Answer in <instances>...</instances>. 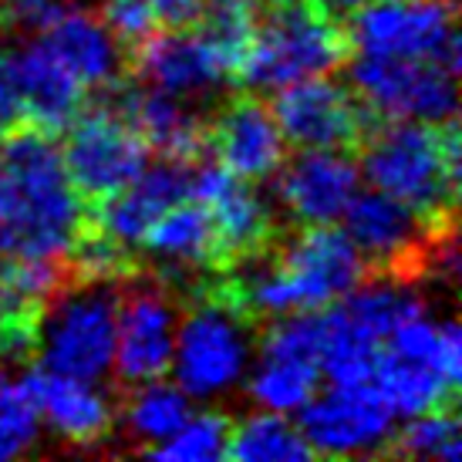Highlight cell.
<instances>
[{
    "label": "cell",
    "mask_w": 462,
    "mask_h": 462,
    "mask_svg": "<svg viewBox=\"0 0 462 462\" xmlns=\"http://www.w3.org/2000/svg\"><path fill=\"white\" fill-rule=\"evenodd\" d=\"M0 142V254L65 257L85 226V199L68 180L61 145L34 125Z\"/></svg>",
    "instance_id": "1"
},
{
    "label": "cell",
    "mask_w": 462,
    "mask_h": 462,
    "mask_svg": "<svg viewBox=\"0 0 462 462\" xmlns=\"http://www.w3.org/2000/svg\"><path fill=\"white\" fill-rule=\"evenodd\" d=\"M361 180L372 189L415 209L436 230H456V196H459V125L449 122H411L395 118L385 129L365 135Z\"/></svg>",
    "instance_id": "2"
},
{
    "label": "cell",
    "mask_w": 462,
    "mask_h": 462,
    "mask_svg": "<svg viewBox=\"0 0 462 462\" xmlns=\"http://www.w3.org/2000/svg\"><path fill=\"white\" fill-rule=\"evenodd\" d=\"M347 34L318 0H260L254 41L233 75L250 91H277L345 65Z\"/></svg>",
    "instance_id": "3"
},
{
    "label": "cell",
    "mask_w": 462,
    "mask_h": 462,
    "mask_svg": "<svg viewBox=\"0 0 462 462\" xmlns=\"http://www.w3.org/2000/svg\"><path fill=\"white\" fill-rule=\"evenodd\" d=\"M462 382V337L456 321H429L425 314L388 334L372 368V388L395 419L456 405Z\"/></svg>",
    "instance_id": "4"
},
{
    "label": "cell",
    "mask_w": 462,
    "mask_h": 462,
    "mask_svg": "<svg viewBox=\"0 0 462 462\" xmlns=\"http://www.w3.org/2000/svg\"><path fill=\"white\" fill-rule=\"evenodd\" d=\"M118 287L116 281H71L44 304L34 331L41 368L102 382L116 365Z\"/></svg>",
    "instance_id": "5"
},
{
    "label": "cell",
    "mask_w": 462,
    "mask_h": 462,
    "mask_svg": "<svg viewBox=\"0 0 462 462\" xmlns=\"http://www.w3.org/2000/svg\"><path fill=\"white\" fill-rule=\"evenodd\" d=\"M246 314L230 291L217 283L182 314L169 372L189 398H217L244 382L254 358V334Z\"/></svg>",
    "instance_id": "6"
},
{
    "label": "cell",
    "mask_w": 462,
    "mask_h": 462,
    "mask_svg": "<svg viewBox=\"0 0 462 462\" xmlns=\"http://www.w3.org/2000/svg\"><path fill=\"white\" fill-rule=\"evenodd\" d=\"M347 44L368 58H425L459 71L456 0H368L351 17Z\"/></svg>",
    "instance_id": "7"
},
{
    "label": "cell",
    "mask_w": 462,
    "mask_h": 462,
    "mask_svg": "<svg viewBox=\"0 0 462 462\" xmlns=\"http://www.w3.org/2000/svg\"><path fill=\"white\" fill-rule=\"evenodd\" d=\"M324 314L294 310L281 314L260 337V358L246 378L250 398L260 409L294 415L318 392L321 378Z\"/></svg>",
    "instance_id": "8"
},
{
    "label": "cell",
    "mask_w": 462,
    "mask_h": 462,
    "mask_svg": "<svg viewBox=\"0 0 462 462\" xmlns=\"http://www.w3.org/2000/svg\"><path fill=\"white\" fill-rule=\"evenodd\" d=\"M459 71L425 61V58H368L355 54L351 61V85L372 116L388 122L411 118V122H449L459 108L456 91Z\"/></svg>",
    "instance_id": "9"
},
{
    "label": "cell",
    "mask_w": 462,
    "mask_h": 462,
    "mask_svg": "<svg viewBox=\"0 0 462 462\" xmlns=\"http://www.w3.org/2000/svg\"><path fill=\"white\" fill-rule=\"evenodd\" d=\"M65 132L68 180L88 203L118 193L149 166V145L108 102L81 108Z\"/></svg>",
    "instance_id": "10"
},
{
    "label": "cell",
    "mask_w": 462,
    "mask_h": 462,
    "mask_svg": "<svg viewBox=\"0 0 462 462\" xmlns=\"http://www.w3.org/2000/svg\"><path fill=\"white\" fill-rule=\"evenodd\" d=\"M118 291V337L112 372L125 388L169 374L180 304L166 291V277H139L135 270L122 277Z\"/></svg>",
    "instance_id": "11"
},
{
    "label": "cell",
    "mask_w": 462,
    "mask_h": 462,
    "mask_svg": "<svg viewBox=\"0 0 462 462\" xmlns=\"http://www.w3.org/2000/svg\"><path fill=\"white\" fill-rule=\"evenodd\" d=\"M273 118L283 139L297 149H358L374 129L372 108L358 95L331 78H300L277 88Z\"/></svg>",
    "instance_id": "12"
},
{
    "label": "cell",
    "mask_w": 462,
    "mask_h": 462,
    "mask_svg": "<svg viewBox=\"0 0 462 462\" xmlns=\"http://www.w3.org/2000/svg\"><path fill=\"white\" fill-rule=\"evenodd\" d=\"M341 219L347 240L358 246V254L368 263V273H395V277H411L415 270H422L432 254V244L442 233H452L436 230L415 209L378 189L368 193L358 189Z\"/></svg>",
    "instance_id": "13"
},
{
    "label": "cell",
    "mask_w": 462,
    "mask_h": 462,
    "mask_svg": "<svg viewBox=\"0 0 462 462\" xmlns=\"http://www.w3.org/2000/svg\"><path fill=\"white\" fill-rule=\"evenodd\" d=\"M300 415V436L314 456H365L388 446L395 436V415L382 395L365 385H331L324 395L314 392Z\"/></svg>",
    "instance_id": "14"
},
{
    "label": "cell",
    "mask_w": 462,
    "mask_h": 462,
    "mask_svg": "<svg viewBox=\"0 0 462 462\" xmlns=\"http://www.w3.org/2000/svg\"><path fill=\"white\" fill-rule=\"evenodd\" d=\"M277 172V196L300 226L337 223L361 189L358 162L341 149H300Z\"/></svg>",
    "instance_id": "15"
},
{
    "label": "cell",
    "mask_w": 462,
    "mask_h": 462,
    "mask_svg": "<svg viewBox=\"0 0 462 462\" xmlns=\"http://www.w3.org/2000/svg\"><path fill=\"white\" fill-rule=\"evenodd\" d=\"M189 189H193V169L182 159H162L159 166L142 169L118 193L91 203L85 223L112 236L116 244L135 250L155 219L176 203L189 199Z\"/></svg>",
    "instance_id": "16"
},
{
    "label": "cell",
    "mask_w": 462,
    "mask_h": 462,
    "mask_svg": "<svg viewBox=\"0 0 462 462\" xmlns=\"http://www.w3.org/2000/svg\"><path fill=\"white\" fill-rule=\"evenodd\" d=\"M189 196L196 203H203L206 213L213 217L223 267H230L233 260L254 257L260 250H270L273 217H270L267 203L250 189V182L233 176L226 166L209 162V166L196 169Z\"/></svg>",
    "instance_id": "17"
},
{
    "label": "cell",
    "mask_w": 462,
    "mask_h": 462,
    "mask_svg": "<svg viewBox=\"0 0 462 462\" xmlns=\"http://www.w3.org/2000/svg\"><path fill=\"white\" fill-rule=\"evenodd\" d=\"M206 149L217 152V162L246 182L277 176L283 166L287 139L267 105L254 95H240L206 122Z\"/></svg>",
    "instance_id": "18"
},
{
    "label": "cell",
    "mask_w": 462,
    "mask_h": 462,
    "mask_svg": "<svg viewBox=\"0 0 462 462\" xmlns=\"http://www.w3.org/2000/svg\"><path fill=\"white\" fill-rule=\"evenodd\" d=\"M129 58L142 85L162 88L176 98H203L223 85V78H230L217 48L189 24L155 31Z\"/></svg>",
    "instance_id": "19"
},
{
    "label": "cell",
    "mask_w": 462,
    "mask_h": 462,
    "mask_svg": "<svg viewBox=\"0 0 462 462\" xmlns=\"http://www.w3.org/2000/svg\"><path fill=\"white\" fill-rule=\"evenodd\" d=\"M105 102L139 132L149 152H159L162 159H199L206 152V118L189 112L186 98H176L152 85H108Z\"/></svg>",
    "instance_id": "20"
},
{
    "label": "cell",
    "mask_w": 462,
    "mask_h": 462,
    "mask_svg": "<svg viewBox=\"0 0 462 462\" xmlns=\"http://www.w3.org/2000/svg\"><path fill=\"white\" fill-rule=\"evenodd\" d=\"M24 385L34 395L41 411V425H51L54 436H61L71 446H95L112 436L118 409L112 395L98 388V382L71 378V374L51 372V368H27Z\"/></svg>",
    "instance_id": "21"
},
{
    "label": "cell",
    "mask_w": 462,
    "mask_h": 462,
    "mask_svg": "<svg viewBox=\"0 0 462 462\" xmlns=\"http://www.w3.org/2000/svg\"><path fill=\"white\" fill-rule=\"evenodd\" d=\"M7 61L24 118L48 135H61L85 108V85L54 58L41 38L24 44Z\"/></svg>",
    "instance_id": "22"
},
{
    "label": "cell",
    "mask_w": 462,
    "mask_h": 462,
    "mask_svg": "<svg viewBox=\"0 0 462 462\" xmlns=\"http://www.w3.org/2000/svg\"><path fill=\"white\" fill-rule=\"evenodd\" d=\"M142 246L155 260V267L162 270L159 277H193L199 270H209V273L223 270L213 217L193 196L155 219L142 236Z\"/></svg>",
    "instance_id": "23"
},
{
    "label": "cell",
    "mask_w": 462,
    "mask_h": 462,
    "mask_svg": "<svg viewBox=\"0 0 462 462\" xmlns=\"http://www.w3.org/2000/svg\"><path fill=\"white\" fill-rule=\"evenodd\" d=\"M41 41L85 88H108L122 81L125 48L112 38L102 17H91L85 11H65L41 34Z\"/></svg>",
    "instance_id": "24"
},
{
    "label": "cell",
    "mask_w": 462,
    "mask_h": 462,
    "mask_svg": "<svg viewBox=\"0 0 462 462\" xmlns=\"http://www.w3.org/2000/svg\"><path fill=\"white\" fill-rule=\"evenodd\" d=\"M189 415H193V398L176 382H166L162 374L152 382L132 385V395L125 398V409H122V422L139 452H145L176 436Z\"/></svg>",
    "instance_id": "25"
},
{
    "label": "cell",
    "mask_w": 462,
    "mask_h": 462,
    "mask_svg": "<svg viewBox=\"0 0 462 462\" xmlns=\"http://www.w3.org/2000/svg\"><path fill=\"white\" fill-rule=\"evenodd\" d=\"M71 281L68 263L34 257H4L0 263V310L7 324H38L44 304Z\"/></svg>",
    "instance_id": "26"
},
{
    "label": "cell",
    "mask_w": 462,
    "mask_h": 462,
    "mask_svg": "<svg viewBox=\"0 0 462 462\" xmlns=\"http://www.w3.org/2000/svg\"><path fill=\"white\" fill-rule=\"evenodd\" d=\"M226 459L236 462H308L314 459L308 439L300 436L287 415L281 411H257L246 415L240 425L230 429Z\"/></svg>",
    "instance_id": "27"
},
{
    "label": "cell",
    "mask_w": 462,
    "mask_h": 462,
    "mask_svg": "<svg viewBox=\"0 0 462 462\" xmlns=\"http://www.w3.org/2000/svg\"><path fill=\"white\" fill-rule=\"evenodd\" d=\"M260 17V0H203L196 14V31L203 34L217 54L226 61L230 75L244 58L246 44L254 41Z\"/></svg>",
    "instance_id": "28"
},
{
    "label": "cell",
    "mask_w": 462,
    "mask_h": 462,
    "mask_svg": "<svg viewBox=\"0 0 462 462\" xmlns=\"http://www.w3.org/2000/svg\"><path fill=\"white\" fill-rule=\"evenodd\" d=\"M385 452L402 456V459H439L459 462V415L456 405L429 409L411 415L398 436L388 439Z\"/></svg>",
    "instance_id": "29"
},
{
    "label": "cell",
    "mask_w": 462,
    "mask_h": 462,
    "mask_svg": "<svg viewBox=\"0 0 462 462\" xmlns=\"http://www.w3.org/2000/svg\"><path fill=\"white\" fill-rule=\"evenodd\" d=\"M233 422L219 411H193L186 422L180 425L176 436L159 442L142 456H152L162 462H217L226 459V446H230Z\"/></svg>",
    "instance_id": "30"
},
{
    "label": "cell",
    "mask_w": 462,
    "mask_h": 462,
    "mask_svg": "<svg viewBox=\"0 0 462 462\" xmlns=\"http://www.w3.org/2000/svg\"><path fill=\"white\" fill-rule=\"evenodd\" d=\"M41 436V411L24 382L0 372V462L21 459Z\"/></svg>",
    "instance_id": "31"
},
{
    "label": "cell",
    "mask_w": 462,
    "mask_h": 462,
    "mask_svg": "<svg viewBox=\"0 0 462 462\" xmlns=\"http://www.w3.org/2000/svg\"><path fill=\"white\" fill-rule=\"evenodd\" d=\"M102 24L112 31V38L125 48V54H132L139 44L155 34L159 17L149 7V0H105L102 4Z\"/></svg>",
    "instance_id": "32"
},
{
    "label": "cell",
    "mask_w": 462,
    "mask_h": 462,
    "mask_svg": "<svg viewBox=\"0 0 462 462\" xmlns=\"http://www.w3.org/2000/svg\"><path fill=\"white\" fill-rule=\"evenodd\" d=\"M65 11H71L68 0H0V24L41 38Z\"/></svg>",
    "instance_id": "33"
},
{
    "label": "cell",
    "mask_w": 462,
    "mask_h": 462,
    "mask_svg": "<svg viewBox=\"0 0 462 462\" xmlns=\"http://www.w3.org/2000/svg\"><path fill=\"white\" fill-rule=\"evenodd\" d=\"M21 122H24V112H21L17 85L11 75V61H7V54H0V139L11 135Z\"/></svg>",
    "instance_id": "34"
},
{
    "label": "cell",
    "mask_w": 462,
    "mask_h": 462,
    "mask_svg": "<svg viewBox=\"0 0 462 462\" xmlns=\"http://www.w3.org/2000/svg\"><path fill=\"white\" fill-rule=\"evenodd\" d=\"M203 0H149V7L155 11V17L169 27H186L196 21Z\"/></svg>",
    "instance_id": "35"
},
{
    "label": "cell",
    "mask_w": 462,
    "mask_h": 462,
    "mask_svg": "<svg viewBox=\"0 0 462 462\" xmlns=\"http://www.w3.org/2000/svg\"><path fill=\"white\" fill-rule=\"evenodd\" d=\"M4 341H7V318L0 310V358H4Z\"/></svg>",
    "instance_id": "36"
}]
</instances>
